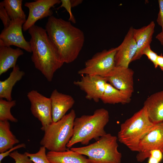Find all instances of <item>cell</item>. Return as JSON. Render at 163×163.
<instances>
[{
	"instance_id": "cell-1",
	"label": "cell",
	"mask_w": 163,
	"mask_h": 163,
	"mask_svg": "<svg viewBox=\"0 0 163 163\" xmlns=\"http://www.w3.org/2000/svg\"><path fill=\"white\" fill-rule=\"evenodd\" d=\"M48 37L63 63H69L78 57L84 45L83 32L70 21L52 16L45 26Z\"/></svg>"
},
{
	"instance_id": "cell-2",
	"label": "cell",
	"mask_w": 163,
	"mask_h": 163,
	"mask_svg": "<svg viewBox=\"0 0 163 163\" xmlns=\"http://www.w3.org/2000/svg\"><path fill=\"white\" fill-rule=\"evenodd\" d=\"M32 53L31 60L35 68L49 82L64 63L50 40L45 29L34 25L28 30Z\"/></svg>"
},
{
	"instance_id": "cell-3",
	"label": "cell",
	"mask_w": 163,
	"mask_h": 163,
	"mask_svg": "<svg viewBox=\"0 0 163 163\" xmlns=\"http://www.w3.org/2000/svg\"><path fill=\"white\" fill-rule=\"evenodd\" d=\"M109 119V112L104 108L96 110L92 115H84L75 118L73 135L67 148H71L78 143L87 145L92 139L98 140L107 133L104 127Z\"/></svg>"
},
{
	"instance_id": "cell-4",
	"label": "cell",
	"mask_w": 163,
	"mask_h": 163,
	"mask_svg": "<svg viewBox=\"0 0 163 163\" xmlns=\"http://www.w3.org/2000/svg\"><path fill=\"white\" fill-rule=\"evenodd\" d=\"M155 124L150 120L143 107L121 124L117 139L131 151L138 152L140 141Z\"/></svg>"
},
{
	"instance_id": "cell-5",
	"label": "cell",
	"mask_w": 163,
	"mask_h": 163,
	"mask_svg": "<svg viewBox=\"0 0 163 163\" xmlns=\"http://www.w3.org/2000/svg\"><path fill=\"white\" fill-rule=\"evenodd\" d=\"M75 111L68 114L56 122H53L43 130L44 135L40 144L49 151L62 152L66 151V145L73 133Z\"/></svg>"
},
{
	"instance_id": "cell-6",
	"label": "cell",
	"mask_w": 163,
	"mask_h": 163,
	"mask_svg": "<svg viewBox=\"0 0 163 163\" xmlns=\"http://www.w3.org/2000/svg\"><path fill=\"white\" fill-rule=\"evenodd\" d=\"M117 137L107 133L94 143L70 149L88 157L90 163H121Z\"/></svg>"
},
{
	"instance_id": "cell-7",
	"label": "cell",
	"mask_w": 163,
	"mask_h": 163,
	"mask_svg": "<svg viewBox=\"0 0 163 163\" xmlns=\"http://www.w3.org/2000/svg\"><path fill=\"white\" fill-rule=\"evenodd\" d=\"M116 51L117 47L96 53L85 62L84 67L78 71V74L80 75H90L104 77L115 66Z\"/></svg>"
},
{
	"instance_id": "cell-8",
	"label": "cell",
	"mask_w": 163,
	"mask_h": 163,
	"mask_svg": "<svg viewBox=\"0 0 163 163\" xmlns=\"http://www.w3.org/2000/svg\"><path fill=\"white\" fill-rule=\"evenodd\" d=\"M26 19L21 18L11 20L9 26L4 28L0 34V46H14L27 52L32 53L29 42L23 35V26Z\"/></svg>"
},
{
	"instance_id": "cell-9",
	"label": "cell",
	"mask_w": 163,
	"mask_h": 163,
	"mask_svg": "<svg viewBox=\"0 0 163 163\" xmlns=\"http://www.w3.org/2000/svg\"><path fill=\"white\" fill-rule=\"evenodd\" d=\"M27 96L30 103L31 112L41 122L42 130L53 122L51 99L34 90L29 91Z\"/></svg>"
},
{
	"instance_id": "cell-10",
	"label": "cell",
	"mask_w": 163,
	"mask_h": 163,
	"mask_svg": "<svg viewBox=\"0 0 163 163\" xmlns=\"http://www.w3.org/2000/svg\"><path fill=\"white\" fill-rule=\"evenodd\" d=\"M154 149L159 150L163 153V121L155 124L140 141L136 156L137 161L143 162L149 157L150 152Z\"/></svg>"
},
{
	"instance_id": "cell-11",
	"label": "cell",
	"mask_w": 163,
	"mask_h": 163,
	"mask_svg": "<svg viewBox=\"0 0 163 163\" xmlns=\"http://www.w3.org/2000/svg\"><path fill=\"white\" fill-rule=\"evenodd\" d=\"M61 2L59 0H37L26 2L24 5L29 9V13L23 26V30L25 31L28 30L39 20L52 16L51 8Z\"/></svg>"
},
{
	"instance_id": "cell-12",
	"label": "cell",
	"mask_w": 163,
	"mask_h": 163,
	"mask_svg": "<svg viewBox=\"0 0 163 163\" xmlns=\"http://www.w3.org/2000/svg\"><path fill=\"white\" fill-rule=\"evenodd\" d=\"M134 71L129 67L115 66L104 77L116 88L132 96L134 91Z\"/></svg>"
},
{
	"instance_id": "cell-13",
	"label": "cell",
	"mask_w": 163,
	"mask_h": 163,
	"mask_svg": "<svg viewBox=\"0 0 163 163\" xmlns=\"http://www.w3.org/2000/svg\"><path fill=\"white\" fill-rule=\"evenodd\" d=\"M81 79L74 81V84L78 86L86 94L85 98L98 102L104 91L107 82L102 76L93 75H81Z\"/></svg>"
},
{
	"instance_id": "cell-14",
	"label": "cell",
	"mask_w": 163,
	"mask_h": 163,
	"mask_svg": "<svg viewBox=\"0 0 163 163\" xmlns=\"http://www.w3.org/2000/svg\"><path fill=\"white\" fill-rule=\"evenodd\" d=\"M133 27L129 28L122 43L117 47L115 66L128 67L136 53L137 46L133 36Z\"/></svg>"
},
{
	"instance_id": "cell-15",
	"label": "cell",
	"mask_w": 163,
	"mask_h": 163,
	"mask_svg": "<svg viewBox=\"0 0 163 163\" xmlns=\"http://www.w3.org/2000/svg\"><path fill=\"white\" fill-rule=\"evenodd\" d=\"M51 100L53 121L61 119L73 106L75 101L71 95L59 92L55 89L50 97Z\"/></svg>"
},
{
	"instance_id": "cell-16",
	"label": "cell",
	"mask_w": 163,
	"mask_h": 163,
	"mask_svg": "<svg viewBox=\"0 0 163 163\" xmlns=\"http://www.w3.org/2000/svg\"><path fill=\"white\" fill-rule=\"evenodd\" d=\"M155 26L154 22L151 21L147 25L140 28H133V36L137 45V50L132 62L140 59L142 56L143 50L150 45L155 31Z\"/></svg>"
},
{
	"instance_id": "cell-17",
	"label": "cell",
	"mask_w": 163,
	"mask_h": 163,
	"mask_svg": "<svg viewBox=\"0 0 163 163\" xmlns=\"http://www.w3.org/2000/svg\"><path fill=\"white\" fill-rule=\"evenodd\" d=\"M146 109L150 120L154 124L163 121V90L155 93L145 101Z\"/></svg>"
},
{
	"instance_id": "cell-18",
	"label": "cell",
	"mask_w": 163,
	"mask_h": 163,
	"mask_svg": "<svg viewBox=\"0 0 163 163\" xmlns=\"http://www.w3.org/2000/svg\"><path fill=\"white\" fill-rule=\"evenodd\" d=\"M23 50L18 48L0 46V75L16 65L18 58L24 54Z\"/></svg>"
},
{
	"instance_id": "cell-19",
	"label": "cell",
	"mask_w": 163,
	"mask_h": 163,
	"mask_svg": "<svg viewBox=\"0 0 163 163\" xmlns=\"http://www.w3.org/2000/svg\"><path fill=\"white\" fill-rule=\"evenodd\" d=\"M46 155L51 163H90L83 155L71 149L62 152L49 151Z\"/></svg>"
},
{
	"instance_id": "cell-20",
	"label": "cell",
	"mask_w": 163,
	"mask_h": 163,
	"mask_svg": "<svg viewBox=\"0 0 163 163\" xmlns=\"http://www.w3.org/2000/svg\"><path fill=\"white\" fill-rule=\"evenodd\" d=\"M25 72L20 69L18 65L13 68L9 76L4 81H0V98L12 100L11 93L13 87L24 75Z\"/></svg>"
},
{
	"instance_id": "cell-21",
	"label": "cell",
	"mask_w": 163,
	"mask_h": 163,
	"mask_svg": "<svg viewBox=\"0 0 163 163\" xmlns=\"http://www.w3.org/2000/svg\"><path fill=\"white\" fill-rule=\"evenodd\" d=\"M131 97V96L116 88L107 82L101 100L105 104H125L130 102Z\"/></svg>"
},
{
	"instance_id": "cell-22",
	"label": "cell",
	"mask_w": 163,
	"mask_h": 163,
	"mask_svg": "<svg viewBox=\"0 0 163 163\" xmlns=\"http://www.w3.org/2000/svg\"><path fill=\"white\" fill-rule=\"evenodd\" d=\"M19 142L11 130L8 121H0V153L5 152Z\"/></svg>"
},
{
	"instance_id": "cell-23",
	"label": "cell",
	"mask_w": 163,
	"mask_h": 163,
	"mask_svg": "<svg viewBox=\"0 0 163 163\" xmlns=\"http://www.w3.org/2000/svg\"><path fill=\"white\" fill-rule=\"evenodd\" d=\"M22 0H4L1 2L11 20L26 19V15L22 8Z\"/></svg>"
},
{
	"instance_id": "cell-24",
	"label": "cell",
	"mask_w": 163,
	"mask_h": 163,
	"mask_svg": "<svg viewBox=\"0 0 163 163\" xmlns=\"http://www.w3.org/2000/svg\"><path fill=\"white\" fill-rule=\"evenodd\" d=\"M16 104V100L8 101L0 98V121H10L17 123L18 120L12 114L11 108L15 106Z\"/></svg>"
},
{
	"instance_id": "cell-25",
	"label": "cell",
	"mask_w": 163,
	"mask_h": 163,
	"mask_svg": "<svg viewBox=\"0 0 163 163\" xmlns=\"http://www.w3.org/2000/svg\"><path fill=\"white\" fill-rule=\"evenodd\" d=\"M46 149L44 147L42 146L35 153H31L27 152L24 153L34 163H51L47 157Z\"/></svg>"
},
{
	"instance_id": "cell-26",
	"label": "cell",
	"mask_w": 163,
	"mask_h": 163,
	"mask_svg": "<svg viewBox=\"0 0 163 163\" xmlns=\"http://www.w3.org/2000/svg\"><path fill=\"white\" fill-rule=\"evenodd\" d=\"M9 156L14 160V163H34L24 153H21L17 151L11 152Z\"/></svg>"
},
{
	"instance_id": "cell-27",
	"label": "cell",
	"mask_w": 163,
	"mask_h": 163,
	"mask_svg": "<svg viewBox=\"0 0 163 163\" xmlns=\"http://www.w3.org/2000/svg\"><path fill=\"white\" fill-rule=\"evenodd\" d=\"M142 55H145L153 63L155 68L158 67L157 64V59L158 55L153 51L151 49L150 45L146 47L143 50Z\"/></svg>"
},
{
	"instance_id": "cell-28",
	"label": "cell",
	"mask_w": 163,
	"mask_h": 163,
	"mask_svg": "<svg viewBox=\"0 0 163 163\" xmlns=\"http://www.w3.org/2000/svg\"><path fill=\"white\" fill-rule=\"evenodd\" d=\"M0 18L3 24L4 28H7L9 26L11 20L1 2H0Z\"/></svg>"
},
{
	"instance_id": "cell-29",
	"label": "cell",
	"mask_w": 163,
	"mask_h": 163,
	"mask_svg": "<svg viewBox=\"0 0 163 163\" xmlns=\"http://www.w3.org/2000/svg\"><path fill=\"white\" fill-rule=\"evenodd\" d=\"M60 1L61 4L58 9L62 7L65 8L69 14V21H71L73 23H75L76 20L72 12V7L70 0H61Z\"/></svg>"
},
{
	"instance_id": "cell-30",
	"label": "cell",
	"mask_w": 163,
	"mask_h": 163,
	"mask_svg": "<svg viewBox=\"0 0 163 163\" xmlns=\"http://www.w3.org/2000/svg\"><path fill=\"white\" fill-rule=\"evenodd\" d=\"M26 145L25 144L22 143L19 144L12 148L10 149L5 152L0 154V163H2V160L5 157L9 155V154L14 150L17 149L21 148H25Z\"/></svg>"
},
{
	"instance_id": "cell-31",
	"label": "cell",
	"mask_w": 163,
	"mask_h": 163,
	"mask_svg": "<svg viewBox=\"0 0 163 163\" xmlns=\"http://www.w3.org/2000/svg\"><path fill=\"white\" fill-rule=\"evenodd\" d=\"M159 11L156 21L161 27V31L163 32V0H158Z\"/></svg>"
},
{
	"instance_id": "cell-32",
	"label": "cell",
	"mask_w": 163,
	"mask_h": 163,
	"mask_svg": "<svg viewBox=\"0 0 163 163\" xmlns=\"http://www.w3.org/2000/svg\"><path fill=\"white\" fill-rule=\"evenodd\" d=\"M163 153L159 150L154 149L150 152L149 156H151L156 158L160 162L163 158Z\"/></svg>"
},
{
	"instance_id": "cell-33",
	"label": "cell",
	"mask_w": 163,
	"mask_h": 163,
	"mask_svg": "<svg viewBox=\"0 0 163 163\" xmlns=\"http://www.w3.org/2000/svg\"><path fill=\"white\" fill-rule=\"evenodd\" d=\"M157 64L158 66H159L161 70L163 71V55L162 53L158 55Z\"/></svg>"
},
{
	"instance_id": "cell-34",
	"label": "cell",
	"mask_w": 163,
	"mask_h": 163,
	"mask_svg": "<svg viewBox=\"0 0 163 163\" xmlns=\"http://www.w3.org/2000/svg\"><path fill=\"white\" fill-rule=\"evenodd\" d=\"M155 38L160 42L161 45H163V32L161 31L158 34Z\"/></svg>"
},
{
	"instance_id": "cell-35",
	"label": "cell",
	"mask_w": 163,
	"mask_h": 163,
	"mask_svg": "<svg viewBox=\"0 0 163 163\" xmlns=\"http://www.w3.org/2000/svg\"><path fill=\"white\" fill-rule=\"evenodd\" d=\"M82 1V0H70L72 8L76 6L81 4Z\"/></svg>"
},
{
	"instance_id": "cell-36",
	"label": "cell",
	"mask_w": 163,
	"mask_h": 163,
	"mask_svg": "<svg viewBox=\"0 0 163 163\" xmlns=\"http://www.w3.org/2000/svg\"><path fill=\"white\" fill-rule=\"evenodd\" d=\"M148 163H159L160 162L156 158L150 156L148 158Z\"/></svg>"
}]
</instances>
